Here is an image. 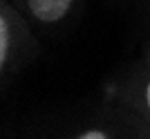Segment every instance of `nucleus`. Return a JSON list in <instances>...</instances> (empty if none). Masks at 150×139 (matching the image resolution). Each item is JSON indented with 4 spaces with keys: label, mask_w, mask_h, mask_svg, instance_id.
Wrapping results in <instances>:
<instances>
[{
    "label": "nucleus",
    "mask_w": 150,
    "mask_h": 139,
    "mask_svg": "<svg viewBox=\"0 0 150 139\" xmlns=\"http://www.w3.org/2000/svg\"><path fill=\"white\" fill-rule=\"evenodd\" d=\"M36 50L31 23L16 5H0V70L2 76L18 72Z\"/></svg>",
    "instance_id": "nucleus-1"
},
{
    "label": "nucleus",
    "mask_w": 150,
    "mask_h": 139,
    "mask_svg": "<svg viewBox=\"0 0 150 139\" xmlns=\"http://www.w3.org/2000/svg\"><path fill=\"white\" fill-rule=\"evenodd\" d=\"M61 139H148L128 108L121 103L119 110L105 108L103 112L88 117L63 135Z\"/></svg>",
    "instance_id": "nucleus-2"
},
{
    "label": "nucleus",
    "mask_w": 150,
    "mask_h": 139,
    "mask_svg": "<svg viewBox=\"0 0 150 139\" xmlns=\"http://www.w3.org/2000/svg\"><path fill=\"white\" fill-rule=\"evenodd\" d=\"M121 103L128 108V112L150 139V63L144 61V65L128 79Z\"/></svg>",
    "instance_id": "nucleus-3"
},
{
    "label": "nucleus",
    "mask_w": 150,
    "mask_h": 139,
    "mask_svg": "<svg viewBox=\"0 0 150 139\" xmlns=\"http://www.w3.org/2000/svg\"><path fill=\"white\" fill-rule=\"evenodd\" d=\"M76 5L79 0H20L16 7L27 16L31 25L54 29L72 18Z\"/></svg>",
    "instance_id": "nucleus-4"
},
{
    "label": "nucleus",
    "mask_w": 150,
    "mask_h": 139,
    "mask_svg": "<svg viewBox=\"0 0 150 139\" xmlns=\"http://www.w3.org/2000/svg\"><path fill=\"white\" fill-rule=\"evenodd\" d=\"M144 61H146V63H150V43H148V47H146V56H144Z\"/></svg>",
    "instance_id": "nucleus-5"
}]
</instances>
